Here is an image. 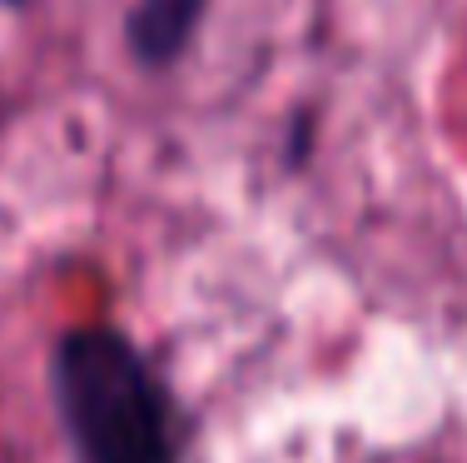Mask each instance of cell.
I'll return each mask as SVG.
<instances>
[{
	"label": "cell",
	"mask_w": 467,
	"mask_h": 463,
	"mask_svg": "<svg viewBox=\"0 0 467 463\" xmlns=\"http://www.w3.org/2000/svg\"><path fill=\"white\" fill-rule=\"evenodd\" d=\"M55 399L80 463H174L170 394L115 329H75L55 354Z\"/></svg>",
	"instance_id": "obj_1"
},
{
	"label": "cell",
	"mask_w": 467,
	"mask_h": 463,
	"mask_svg": "<svg viewBox=\"0 0 467 463\" xmlns=\"http://www.w3.org/2000/svg\"><path fill=\"white\" fill-rule=\"evenodd\" d=\"M209 0H140L130 10V50L144 65H170L180 60L184 46L194 40V26Z\"/></svg>",
	"instance_id": "obj_2"
}]
</instances>
